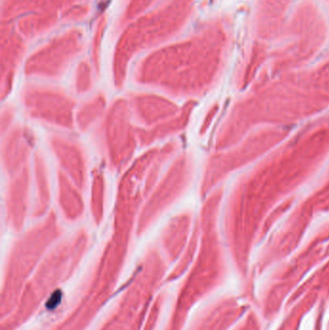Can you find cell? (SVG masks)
Segmentation results:
<instances>
[{
    "label": "cell",
    "mask_w": 329,
    "mask_h": 330,
    "mask_svg": "<svg viewBox=\"0 0 329 330\" xmlns=\"http://www.w3.org/2000/svg\"><path fill=\"white\" fill-rule=\"evenodd\" d=\"M105 139L112 168L122 170L130 161L138 141L125 99H118L110 107L105 122Z\"/></svg>",
    "instance_id": "cell-1"
},
{
    "label": "cell",
    "mask_w": 329,
    "mask_h": 330,
    "mask_svg": "<svg viewBox=\"0 0 329 330\" xmlns=\"http://www.w3.org/2000/svg\"><path fill=\"white\" fill-rule=\"evenodd\" d=\"M188 175L187 158L180 156L173 162L166 175L159 183L138 215L136 229L138 233L146 231L150 225L181 194Z\"/></svg>",
    "instance_id": "cell-2"
},
{
    "label": "cell",
    "mask_w": 329,
    "mask_h": 330,
    "mask_svg": "<svg viewBox=\"0 0 329 330\" xmlns=\"http://www.w3.org/2000/svg\"><path fill=\"white\" fill-rule=\"evenodd\" d=\"M30 115L60 128L73 129L74 101L65 95L51 91H33L24 97Z\"/></svg>",
    "instance_id": "cell-3"
},
{
    "label": "cell",
    "mask_w": 329,
    "mask_h": 330,
    "mask_svg": "<svg viewBox=\"0 0 329 330\" xmlns=\"http://www.w3.org/2000/svg\"><path fill=\"white\" fill-rule=\"evenodd\" d=\"M7 200V220L14 230L18 231L24 224L27 214L30 187V173L28 165L11 175Z\"/></svg>",
    "instance_id": "cell-4"
},
{
    "label": "cell",
    "mask_w": 329,
    "mask_h": 330,
    "mask_svg": "<svg viewBox=\"0 0 329 330\" xmlns=\"http://www.w3.org/2000/svg\"><path fill=\"white\" fill-rule=\"evenodd\" d=\"M34 145V135L26 126L17 128L7 137L3 148V164L6 171L13 175L26 166Z\"/></svg>",
    "instance_id": "cell-5"
},
{
    "label": "cell",
    "mask_w": 329,
    "mask_h": 330,
    "mask_svg": "<svg viewBox=\"0 0 329 330\" xmlns=\"http://www.w3.org/2000/svg\"><path fill=\"white\" fill-rule=\"evenodd\" d=\"M51 148L69 179L79 189L83 188L86 182V163L80 148L75 143L60 137L52 139Z\"/></svg>",
    "instance_id": "cell-6"
},
{
    "label": "cell",
    "mask_w": 329,
    "mask_h": 330,
    "mask_svg": "<svg viewBox=\"0 0 329 330\" xmlns=\"http://www.w3.org/2000/svg\"><path fill=\"white\" fill-rule=\"evenodd\" d=\"M134 109L141 121L153 126L177 115L181 107L172 100L155 95H142L133 100Z\"/></svg>",
    "instance_id": "cell-7"
},
{
    "label": "cell",
    "mask_w": 329,
    "mask_h": 330,
    "mask_svg": "<svg viewBox=\"0 0 329 330\" xmlns=\"http://www.w3.org/2000/svg\"><path fill=\"white\" fill-rule=\"evenodd\" d=\"M190 111L191 104L187 103L182 108L181 107L180 112L174 117L167 119L155 126H149L147 129H137L138 141H140L142 146H148L157 140L164 139L174 133L181 131L188 121Z\"/></svg>",
    "instance_id": "cell-8"
},
{
    "label": "cell",
    "mask_w": 329,
    "mask_h": 330,
    "mask_svg": "<svg viewBox=\"0 0 329 330\" xmlns=\"http://www.w3.org/2000/svg\"><path fill=\"white\" fill-rule=\"evenodd\" d=\"M79 188L65 173L58 174V199L63 212L69 220H75L81 216L84 203Z\"/></svg>",
    "instance_id": "cell-9"
},
{
    "label": "cell",
    "mask_w": 329,
    "mask_h": 330,
    "mask_svg": "<svg viewBox=\"0 0 329 330\" xmlns=\"http://www.w3.org/2000/svg\"><path fill=\"white\" fill-rule=\"evenodd\" d=\"M34 175L36 182V201L33 209L35 217L43 216L50 204V186L46 161L39 154L35 156Z\"/></svg>",
    "instance_id": "cell-10"
},
{
    "label": "cell",
    "mask_w": 329,
    "mask_h": 330,
    "mask_svg": "<svg viewBox=\"0 0 329 330\" xmlns=\"http://www.w3.org/2000/svg\"><path fill=\"white\" fill-rule=\"evenodd\" d=\"M189 223L190 218L188 215L181 213L171 219L164 229V242L172 252L181 247L189 230Z\"/></svg>",
    "instance_id": "cell-11"
},
{
    "label": "cell",
    "mask_w": 329,
    "mask_h": 330,
    "mask_svg": "<svg viewBox=\"0 0 329 330\" xmlns=\"http://www.w3.org/2000/svg\"><path fill=\"white\" fill-rule=\"evenodd\" d=\"M104 200L105 178L103 171L96 170L91 186V212L96 224H99L103 221L104 214Z\"/></svg>",
    "instance_id": "cell-12"
},
{
    "label": "cell",
    "mask_w": 329,
    "mask_h": 330,
    "mask_svg": "<svg viewBox=\"0 0 329 330\" xmlns=\"http://www.w3.org/2000/svg\"><path fill=\"white\" fill-rule=\"evenodd\" d=\"M106 106V100L103 97H98L85 103L77 114V124L81 130L87 129L102 115Z\"/></svg>",
    "instance_id": "cell-13"
}]
</instances>
